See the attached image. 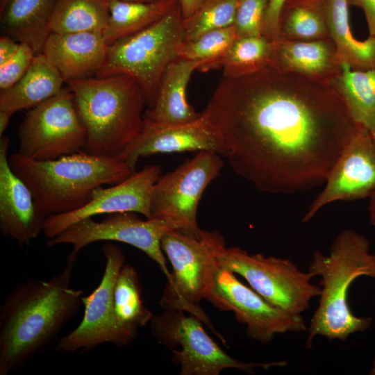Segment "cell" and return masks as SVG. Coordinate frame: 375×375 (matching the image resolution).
I'll list each match as a JSON object with an SVG mask.
<instances>
[{"instance_id": "31", "label": "cell", "mask_w": 375, "mask_h": 375, "mask_svg": "<svg viewBox=\"0 0 375 375\" xmlns=\"http://www.w3.org/2000/svg\"><path fill=\"white\" fill-rule=\"evenodd\" d=\"M237 38L233 25L210 31L192 41L184 42L178 49V57L203 62V72L219 68L222 58Z\"/></svg>"}, {"instance_id": "39", "label": "cell", "mask_w": 375, "mask_h": 375, "mask_svg": "<svg viewBox=\"0 0 375 375\" xmlns=\"http://www.w3.org/2000/svg\"><path fill=\"white\" fill-rule=\"evenodd\" d=\"M11 116L8 112L0 110V136L3 135Z\"/></svg>"}, {"instance_id": "40", "label": "cell", "mask_w": 375, "mask_h": 375, "mask_svg": "<svg viewBox=\"0 0 375 375\" xmlns=\"http://www.w3.org/2000/svg\"><path fill=\"white\" fill-rule=\"evenodd\" d=\"M369 199L368 210L369 222L375 228V193H374Z\"/></svg>"}, {"instance_id": "22", "label": "cell", "mask_w": 375, "mask_h": 375, "mask_svg": "<svg viewBox=\"0 0 375 375\" xmlns=\"http://www.w3.org/2000/svg\"><path fill=\"white\" fill-rule=\"evenodd\" d=\"M65 83L58 69L44 53L35 56L24 75L0 92V110L12 115L31 109L58 94Z\"/></svg>"}, {"instance_id": "14", "label": "cell", "mask_w": 375, "mask_h": 375, "mask_svg": "<svg viewBox=\"0 0 375 375\" xmlns=\"http://www.w3.org/2000/svg\"><path fill=\"white\" fill-rule=\"evenodd\" d=\"M101 251L105 258L101 280L90 295L83 297V319L59 340L58 350L60 352H85L104 343L122 347L135 339L119 325L114 312L113 289L117 276L125 264V256L122 249L112 242L103 244Z\"/></svg>"}, {"instance_id": "32", "label": "cell", "mask_w": 375, "mask_h": 375, "mask_svg": "<svg viewBox=\"0 0 375 375\" xmlns=\"http://www.w3.org/2000/svg\"><path fill=\"white\" fill-rule=\"evenodd\" d=\"M239 0H205L190 17L183 19L185 42L203 33L233 25Z\"/></svg>"}, {"instance_id": "34", "label": "cell", "mask_w": 375, "mask_h": 375, "mask_svg": "<svg viewBox=\"0 0 375 375\" xmlns=\"http://www.w3.org/2000/svg\"><path fill=\"white\" fill-rule=\"evenodd\" d=\"M35 53L26 43H20L16 53L0 65V89L6 90L15 85L31 66Z\"/></svg>"}, {"instance_id": "28", "label": "cell", "mask_w": 375, "mask_h": 375, "mask_svg": "<svg viewBox=\"0 0 375 375\" xmlns=\"http://www.w3.org/2000/svg\"><path fill=\"white\" fill-rule=\"evenodd\" d=\"M280 38L308 41L330 38L323 0H286L279 20Z\"/></svg>"}, {"instance_id": "37", "label": "cell", "mask_w": 375, "mask_h": 375, "mask_svg": "<svg viewBox=\"0 0 375 375\" xmlns=\"http://www.w3.org/2000/svg\"><path fill=\"white\" fill-rule=\"evenodd\" d=\"M20 42L8 35L0 38V65L10 60L17 51Z\"/></svg>"}, {"instance_id": "13", "label": "cell", "mask_w": 375, "mask_h": 375, "mask_svg": "<svg viewBox=\"0 0 375 375\" xmlns=\"http://www.w3.org/2000/svg\"><path fill=\"white\" fill-rule=\"evenodd\" d=\"M178 229L172 221L162 218L143 220L133 212L108 214L101 222L92 217L79 221L53 238L48 239L49 247L62 244L72 245L69 256L76 258L85 247L99 241L119 242L143 251L160 267L166 278L169 276L165 254L161 247L163 236Z\"/></svg>"}, {"instance_id": "19", "label": "cell", "mask_w": 375, "mask_h": 375, "mask_svg": "<svg viewBox=\"0 0 375 375\" xmlns=\"http://www.w3.org/2000/svg\"><path fill=\"white\" fill-rule=\"evenodd\" d=\"M342 64L331 38L272 42L269 66L330 85L341 72Z\"/></svg>"}, {"instance_id": "9", "label": "cell", "mask_w": 375, "mask_h": 375, "mask_svg": "<svg viewBox=\"0 0 375 375\" xmlns=\"http://www.w3.org/2000/svg\"><path fill=\"white\" fill-rule=\"evenodd\" d=\"M175 310H164L149 322L156 340L173 353L181 375H219L226 369L254 374L256 369L283 367L285 360L246 362L227 354L208 335L203 322L195 316Z\"/></svg>"}, {"instance_id": "30", "label": "cell", "mask_w": 375, "mask_h": 375, "mask_svg": "<svg viewBox=\"0 0 375 375\" xmlns=\"http://www.w3.org/2000/svg\"><path fill=\"white\" fill-rule=\"evenodd\" d=\"M272 42L261 36L238 37L222 58V76L239 78L269 66Z\"/></svg>"}, {"instance_id": "12", "label": "cell", "mask_w": 375, "mask_h": 375, "mask_svg": "<svg viewBox=\"0 0 375 375\" xmlns=\"http://www.w3.org/2000/svg\"><path fill=\"white\" fill-rule=\"evenodd\" d=\"M204 299L221 311L233 312L238 322L246 326L248 337L263 344L277 334L301 333L307 328L301 315L274 306L218 265Z\"/></svg>"}, {"instance_id": "15", "label": "cell", "mask_w": 375, "mask_h": 375, "mask_svg": "<svg viewBox=\"0 0 375 375\" xmlns=\"http://www.w3.org/2000/svg\"><path fill=\"white\" fill-rule=\"evenodd\" d=\"M324 185L310 204L303 223L331 203L369 198L375 193V140L368 129L358 125Z\"/></svg>"}, {"instance_id": "33", "label": "cell", "mask_w": 375, "mask_h": 375, "mask_svg": "<svg viewBox=\"0 0 375 375\" xmlns=\"http://www.w3.org/2000/svg\"><path fill=\"white\" fill-rule=\"evenodd\" d=\"M269 0H239L234 28L238 37L261 36Z\"/></svg>"}, {"instance_id": "10", "label": "cell", "mask_w": 375, "mask_h": 375, "mask_svg": "<svg viewBox=\"0 0 375 375\" xmlns=\"http://www.w3.org/2000/svg\"><path fill=\"white\" fill-rule=\"evenodd\" d=\"M87 138L73 94L63 88L28 110L18 130V153L35 160H56L83 150Z\"/></svg>"}, {"instance_id": "21", "label": "cell", "mask_w": 375, "mask_h": 375, "mask_svg": "<svg viewBox=\"0 0 375 375\" xmlns=\"http://www.w3.org/2000/svg\"><path fill=\"white\" fill-rule=\"evenodd\" d=\"M203 62L178 57L167 68L152 107L144 111V119L158 124L180 125L201 117L188 103L187 88L192 74Z\"/></svg>"}, {"instance_id": "18", "label": "cell", "mask_w": 375, "mask_h": 375, "mask_svg": "<svg viewBox=\"0 0 375 375\" xmlns=\"http://www.w3.org/2000/svg\"><path fill=\"white\" fill-rule=\"evenodd\" d=\"M10 138L0 136V231L19 246L44 230L47 217L36 206L28 187L8 163Z\"/></svg>"}, {"instance_id": "5", "label": "cell", "mask_w": 375, "mask_h": 375, "mask_svg": "<svg viewBox=\"0 0 375 375\" xmlns=\"http://www.w3.org/2000/svg\"><path fill=\"white\" fill-rule=\"evenodd\" d=\"M79 117L87 131L85 152L117 157L144 126V94L124 74L67 81Z\"/></svg>"}, {"instance_id": "1", "label": "cell", "mask_w": 375, "mask_h": 375, "mask_svg": "<svg viewBox=\"0 0 375 375\" xmlns=\"http://www.w3.org/2000/svg\"><path fill=\"white\" fill-rule=\"evenodd\" d=\"M201 115L233 170L271 194L324 185L358 126L330 85L271 67L222 76Z\"/></svg>"}, {"instance_id": "43", "label": "cell", "mask_w": 375, "mask_h": 375, "mask_svg": "<svg viewBox=\"0 0 375 375\" xmlns=\"http://www.w3.org/2000/svg\"><path fill=\"white\" fill-rule=\"evenodd\" d=\"M370 374H375V358L374 360V362H373V364H372V369L370 371Z\"/></svg>"}, {"instance_id": "6", "label": "cell", "mask_w": 375, "mask_h": 375, "mask_svg": "<svg viewBox=\"0 0 375 375\" xmlns=\"http://www.w3.org/2000/svg\"><path fill=\"white\" fill-rule=\"evenodd\" d=\"M183 20L178 3L153 25L110 45L105 62L95 76L131 77L142 88L148 108L152 107L164 74L178 57L185 42Z\"/></svg>"}, {"instance_id": "27", "label": "cell", "mask_w": 375, "mask_h": 375, "mask_svg": "<svg viewBox=\"0 0 375 375\" xmlns=\"http://www.w3.org/2000/svg\"><path fill=\"white\" fill-rule=\"evenodd\" d=\"M109 16V0H58L49 31L50 33H103Z\"/></svg>"}, {"instance_id": "11", "label": "cell", "mask_w": 375, "mask_h": 375, "mask_svg": "<svg viewBox=\"0 0 375 375\" xmlns=\"http://www.w3.org/2000/svg\"><path fill=\"white\" fill-rule=\"evenodd\" d=\"M224 167L219 154L200 151L174 171L161 174L151 192V218L169 219L178 229L199 236L201 231L197 218L199 201Z\"/></svg>"}, {"instance_id": "42", "label": "cell", "mask_w": 375, "mask_h": 375, "mask_svg": "<svg viewBox=\"0 0 375 375\" xmlns=\"http://www.w3.org/2000/svg\"><path fill=\"white\" fill-rule=\"evenodd\" d=\"M8 0H0V11L3 10Z\"/></svg>"}, {"instance_id": "4", "label": "cell", "mask_w": 375, "mask_h": 375, "mask_svg": "<svg viewBox=\"0 0 375 375\" xmlns=\"http://www.w3.org/2000/svg\"><path fill=\"white\" fill-rule=\"evenodd\" d=\"M8 163L28 187L46 217L82 208L96 188L117 184L134 173L117 157L92 155L83 150L44 161L17 152L8 156Z\"/></svg>"}, {"instance_id": "25", "label": "cell", "mask_w": 375, "mask_h": 375, "mask_svg": "<svg viewBox=\"0 0 375 375\" xmlns=\"http://www.w3.org/2000/svg\"><path fill=\"white\" fill-rule=\"evenodd\" d=\"M178 0H157L152 2L109 0L110 16L103 31L108 46L153 25L177 4Z\"/></svg>"}, {"instance_id": "35", "label": "cell", "mask_w": 375, "mask_h": 375, "mask_svg": "<svg viewBox=\"0 0 375 375\" xmlns=\"http://www.w3.org/2000/svg\"><path fill=\"white\" fill-rule=\"evenodd\" d=\"M286 0H269L265 12L262 35L271 42L280 39L279 20Z\"/></svg>"}, {"instance_id": "2", "label": "cell", "mask_w": 375, "mask_h": 375, "mask_svg": "<svg viewBox=\"0 0 375 375\" xmlns=\"http://www.w3.org/2000/svg\"><path fill=\"white\" fill-rule=\"evenodd\" d=\"M76 258L48 280L16 285L0 308V375H8L51 344L78 312L83 294L71 280Z\"/></svg>"}, {"instance_id": "23", "label": "cell", "mask_w": 375, "mask_h": 375, "mask_svg": "<svg viewBox=\"0 0 375 375\" xmlns=\"http://www.w3.org/2000/svg\"><path fill=\"white\" fill-rule=\"evenodd\" d=\"M58 0H8L1 13L5 33L42 53L49 35V22Z\"/></svg>"}, {"instance_id": "17", "label": "cell", "mask_w": 375, "mask_h": 375, "mask_svg": "<svg viewBox=\"0 0 375 375\" xmlns=\"http://www.w3.org/2000/svg\"><path fill=\"white\" fill-rule=\"evenodd\" d=\"M144 121L139 135L117 156L134 172L140 157L156 153L211 151L221 156H226L221 139L202 115L192 122L180 125Z\"/></svg>"}, {"instance_id": "20", "label": "cell", "mask_w": 375, "mask_h": 375, "mask_svg": "<svg viewBox=\"0 0 375 375\" xmlns=\"http://www.w3.org/2000/svg\"><path fill=\"white\" fill-rule=\"evenodd\" d=\"M108 47L102 32L50 33L42 53L66 83L96 76L105 62Z\"/></svg>"}, {"instance_id": "7", "label": "cell", "mask_w": 375, "mask_h": 375, "mask_svg": "<svg viewBox=\"0 0 375 375\" xmlns=\"http://www.w3.org/2000/svg\"><path fill=\"white\" fill-rule=\"evenodd\" d=\"M217 265L244 278L250 287L269 303L288 312L301 315L321 288L312 283L310 272L299 269L288 258L249 254L238 247H226L217 231L213 243Z\"/></svg>"}, {"instance_id": "24", "label": "cell", "mask_w": 375, "mask_h": 375, "mask_svg": "<svg viewBox=\"0 0 375 375\" xmlns=\"http://www.w3.org/2000/svg\"><path fill=\"white\" fill-rule=\"evenodd\" d=\"M330 38L343 63L353 70H375V37L360 40L353 35L347 0H323Z\"/></svg>"}, {"instance_id": "29", "label": "cell", "mask_w": 375, "mask_h": 375, "mask_svg": "<svg viewBox=\"0 0 375 375\" xmlns=\"http://www.w3.org/2000/svg\"><path fill=\"white\" fill-rule=\"evenodd\" d=\"M113 306L117 323L134 338L138 330L149 323L153 316L144 303L138 274L130 265L124 264L117 276Z\"/></svg>"}, {"instance_id": "41", "label": "cell", "mask_w": 375, "mask_h": 375, "mask_svg": "<svg viewBox=\"0 0 375 375\" xmlns=\"http://www.w3.org/2000/svg\"><path fill=\"white\" fill-rule=\"evenodd\" d=\"M119 1H136V2H152L157 0H119Z\"/></svg>"}, {"instance_id": "26", "label": "cell", "mask_w": 375, "mask_h": 375, "mask_svg": "<svg viewBox=\"0 0 375 375\" xmlns=\"http://www.w3.org/2000/svg\"><path fill=\"white\" fill-rule=\"evenodd\" d=\"M330 85L352 120L368 129L375 140V70H353L342 62L341 72Z\"/></svg>"}, {"instance_id": "16", "label": "cell", "mask_w": 375, "mask_h": 375, "mask_svg": "<svg viewBox=\"0 0 375 375\" xmlns=\"http://www.w3.org/2000/svg\"><path fill=\"white\" fill-rule=\"evenodd\" d=\"M161 173L160 165H146L111 187L96 188L90 201L82 208L47 217L43 230L44 235L48 239L53 238L79 221L102 214L133 212L150 219L151 192Z\"/></svg>"}, {"instance_id": "38", "label": "cell", "mask_w": 375, "mask_h": 375, "mask_svg": "<svg viewBox=\"0 0 375 375\" xmlns=\"http://www.w3.org/2000/svg\"><path fill=\"white\" fill-rule=\"evenodd\" d=\"M205 0H178L183 18L192 15Z\"/></svg>"}, {"instance_id": "36", "label": "cell", "mask_w": 375, "mask_h": 375, "mask_svg": "<svg viewBox=\"0 0 375 375\" xmlns=\"http://www.w3.org/2000/svg\"><path fill=\"white\" fill-rule=\"evenodd\" d=\"M349 6L361 8L367 24L369 36L375 37V0H347Z\"/></svg>"}, {"instance_id": "8", "label": "cell", "mask_w": 375, "mask_h": 375, "mask_svg": "<svg viewBox=\"0 0 375 375\" xmlns=\"http://www.w3.org/2000/svg\"><path fill=\"white\" fill-rule=\"evenodd\" d=\"M216 231L201 230L199 236L179 229L167 233L161 240L172 271L166 278L159 304L163 310L187 312L199 319L224 343L208 316L200 307L217 266L213 255Z\"/></svg>"}, {"instance_id": "3", "label": "cell", "mask_w": 375, "mask_h": 375, "mask_svg": "<svg viewBox=\"0 0 375 375\" xmlns=\"http://www.w3.org/2000/svg\"><path fill=\"white\" fill-rule=\"evenodd\" d=\"M308 272L321 277V293L307 328L306 349L312 347L317 336L345 341L371 326L372 317L356 315L348 301L350 286L356 279L362 276L375 278V253H370L365 235L353 229L341 231L328 255L314 252Z\"/></svg>"}]
</instances>
